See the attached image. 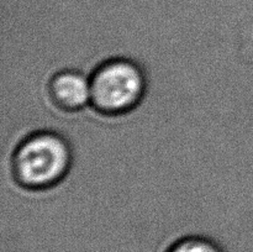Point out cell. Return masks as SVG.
Segmentation results:
<instances>
[{
    "mask_svg": "<svg viewBox=\"0 0 253 252\" xmlns=\"http://www.w3.org/2000/svg\"><path fill=\"white\" fill-rule=\"evenodd\" d=\"M51 103L64 113H77L90 105V79L77 69H63L47 85Z\"/></svg>",
    "mask_w": 253,
    "mask_h": 252,
    "instance_id": "3957f363",
    "label": "cell"
},
{
    "mask_svg": "<svg viewBox=\"0 0 253 252\" xmlns=\"http://www.w3.org/2000/svg\"><path fill=\"white\" fill-rule=\"evenodd\" d=\"M89 79L90 106L105 116H121L133 111L147 90L143 69L126 57H114L101 62Z\"/></svg>",
    "mask_w": 253,
    "mask_h": 252,
    "instance_id": "7a4b0ae2",
    "label": "cell"
},
{
    "mask_svg": "<svg viewBox=\"0 0 253 252\" xmlns=\"http://www.w3.org/2000/svg\"><path fill=\"white\" fill-rule=\"evenodd\" d=\"M167 252H222L216 242L204 236H187L178 240Z\"/></svg>",
    "mask_w": 253,
    "mask_h": 252,
    "instance_id": "277c9868",
    "label": "cell"
},
{
    "mask_svg": "<svg viewBox=\"0 0 253 252\" xmlns=\"http://www.w3.org/2000/svg\"><path fill=\"white\" fill-rule=\"evenodd\" d=\"M73 152L62 133L39 130L25 136L11 156V173L20 188L43 192L58 185L72 168Z\"/></svg>",
    "mask_w": 253,
    "mask_h": 252,
    "instance_id": "6da1fadb",
    "label": "cell"
}]
</instances>
